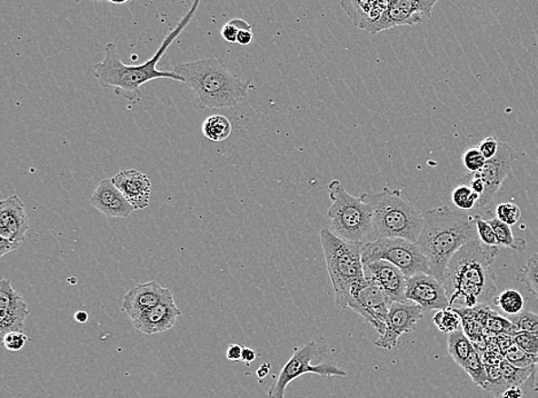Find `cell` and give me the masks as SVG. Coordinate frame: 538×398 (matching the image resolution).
I'll return each mask as SVG.
<instances>
[{"label":"cell","mask_w":538,"mask_h":398,"mask_svg":"<svg viewBox=\"0 0 538 398\" xmlns=\"http://www.w3.org/2000/svg\"><path fill=\"white\" fill-rule=\"evenodd\" d=\"M518 282L523 283L533 295L538 292V260L532 256L526 265L518 271Z\"/></svg>","instance_id":"obj_32"},{"label":"cell","mask_w":538,"mask_h":398,"mask_svg":"<svg viewBox=\"0 0 538 398\" xmlns=\"http://www.w3.org/2000/svg\"><path fill=\"white\" fill-rule=\"evenodd\" d=\"M453 203L461 212H470L474 209L480 200V195L476 194L470 185L462 184L453 191Z\"/></svg>","instance_id":"obj_29"},{"label":"cell","mask_w":538,"mask_h":398,"mask_svg":"<svg viewBox=\"0 0 538 398\" xmlns=\"http://www.w3.org/2000/svg\"><path fill=\"white\" fill-rule=\"evenodd\" d=\"M360 198L374 210L375 239L401 238L417 243L423 225L420 214L401 191L384 187L379 194H363Z\"/></svg>","instance_id":"obj_5"},{"label":"cell","mask_w":538,"mask_h":398,"mask_svg":"<svg viewBox=\"0 0 538 398\" xmlns=\"http://www.w3.org/2000/svg\"><path fill=\"white\" fill-rule=\"evenodd\" d=\"M341 7L358 29L372 35L382 33V22L389 7L384 0H344Z\"/></svg>","instance_id":"obj_16"},{"label":"cell","mask_w":538,"mask_h":398,"mask_svg":"<svg viewBox=\"0 0 538 398\" xmlns=\"http://www.w3.org/2000/svg\"><path fill=\"white\" fill-rule=\"evenodd\" d=\"M535 296H536V297H537V299H538V292L536 293Z\"/></svg>","instance_id":"obj_51"},{"label":"cell","mask_w":538,"mask_h":398,"mask_svg":"<svg viewBox=\"0 0 538 398\" xmlns=\"http://www.w3.org/2000/svg\"><path fill=\"white\" fill-rule=\"evenodd\" d=\"M423 217V229L415 244L430 262L431 275L442 283L454 254L479 239L474 217L450 207L427 210Z\"/></svg>","instance_id":"obj_3"},{"label":"cell","mask_w":538,"mask_h":398,"mask_svg":"<svg viewBox=\"0 0 538 398\" xmlns=\"http://www.w3.org/2000/svg\"><path fill=\"white\" fill-rule=\"evenodd\" d=\"M20 247L21 244L12 243L10 240L0 237V257L6 255L7 253L15 252Z\"/></svg>","instance_id":"obj_43"},{"label":"cell","mask_w":538,"mask_h":398,"mask_svg":"<svg viewBox=\"0 0 538 398\" xmlns=\"http://www.w3.org/2000/svg\"><path fill=\"white\" fill-rule=\"evenodd\" d=\"M173 72L194 92L201 106L223 109L237 106L248 95L244 82L226 68L220 58H205L174 65Z\"/></svg>","instance_id":"obj_4"},{"label":"cell","mask_w":538,"mask_h":398,"mask_svg":"<svg viewBox=\"0 0 538 398\" xmlns=\"http://www.w3.org/2000/svg\"><path fill=\"white\" fill-rule=\"evenodd\" d=\"M487 367L488 383L485 384V391L493 393V396H503L509 384L506 383L504 377H503L500 365H485Z\"/></svg>","instance_id":"obj_33"},{"label":"cell","mask_w":538,"mask_h":398,"mask_svg":"<svg viewBox=\"0 0 538 398\" xmlns=\"http://www.w3.org/2000/svg\"><path fill=\"white\" fill-rule=\"evenodd\" d=\"M254 35L252 30H240L238 35L237 43L242 46L251 45L253 42Z\"/></svg>","instance_id":"obj_45"},{"label":"cell","mask_w":538,"mask_h":398,"mask_svg":"<svg viewBox=\"0 0 538 398\" xmlns=\"http://www.w3.org/2000/svg\"><path fill=\"white\" fill-rule=\"evenodd\" d=\"M29 230V221L19 196H10L0 203V237L22 244Z\"/></svg>","instance_id":"obj_17"},{"label":"cell","mask_w":538,"mask_h":398,"mask_svg":"<svg viewBox=\"0 0 538 398\" xmlns=\"http://www.w3.org/2000/svg\"><path fill=\"white\" fill-rule=\"evenodd\" d=\"M503 377L505 382L509 384V387H520L523 383H527L528 386L533 387L535 383L537 367H532V369H519L505 360L500 364Z\"/></svg>","instance_id":"obj_24"},{"label":"cell","mask_w":538,"mask_h":398,"mask_svg":"<svg viewBox=\"0 0 538 398\" xmlns=\"http://www.w3.org/2000/svg\"><path fill=\"white\" fill-rule=\"evenodd\" d=\"M181 316V309L174 303L173 293L169 291L156 307L133 319L131 323L140 333L153 335L172 330Z\"/></svg>","instance_id":"obj_15"},{"label":"cell","mask_w":538,"mask_h":398,"mask_svg":"<svg viewBox=\"0 0 538 398\" xmlns=\"http://www.w3.org/2000/svg\"><path fill=\"white\" fill-rule=\"evenodd\" d=\"M240 30H252V25H249L248 22L244 19L231 20L227 22L226 25H223L221 30L222 37L224 38L227 43H237Z\"/></svg>","instance_id":"obj_38"},{"label":"cell","mask_w":538,"mask_h":398,"mask_svg":"<svg viewBox=\"0 0 538 398\" xmlns=\"http://www.w3.org/2000/svg\"><path fill=\"white\" fill-rule=\"evenodd\" d=\"M393 301L383 287L372 280L364 279L353 288L348 300V308L361 314L380 335L386 331V319Z\"/></svg>","instance_id":"obj_10"},{"label":"cell","mask_w":538,"mask_h":398,"mask_svg":"<svg viewBox=\"0 0 538 398\" xmlns=\"http://www.w3.org/2000/svg\"><path fill=\"white\" fill-rule=\"evenodd\" d=\"M500 247L472 240L454 254L445 270L443 286L450 308L473 309L495 299L497 286L492 265Z\"/></svg>","instance_id":"obj_1"},{"label":"cell","mask_w":538,"mask_h":398,"mask_svg":"<svg viewBox=\"0 0 538 398\" xmlns=\"http://www.w3.org/2000/svg\"><path fill=\"white\" fill-rule=\"evenodd\" d=\"M493 303L502 310L503 313L519 316L523 313L524 300L523 296L518 291L507 290L495 296Z\"/></svg>","instance_id":"obj_27"},{"label":"cell","mask_w":538,"mask_h":398,"mask_svg":"<svg viewBox=\"0 0 538 398\" xmlns=\"http://www.w3.org/2000/svg\"><path fill=\"white\" fill-rule=\"evenodd\" d=\"M200 2L196 0L191 10L179 21L177 27L164 38L160 49L145 64L138 65H125L120 58L115 44H107L106 49H105L104 60L102 63L95 65L94 67L95 77L97 78L100 86L105 87V89L114 87L115 95H119V97L129 100V102H137L140 95H142V86L148 82L165 78V80L184 83V78L177 75V74L162 72V70L157 69V64H159L162 56L165 55L169 46L176 41L179 35L194 20Z\"/></svg>","instance_id":"obj_2"},{"label":"cell","mask_w":538,"mask_h":398,"mask_svg":"<svg viewBox=\"0 0 538 398\" xmlns=\"http://www.w3.org/2000/svg\"><path fill=\"white\" fill-rule=\"evenodd\" d=\"M28 341L29 338L24 332H10V333L3 335V344L5 345L8 352H20Z\"/></svg>","instance_id":"obj_39"},{"label":"cell","mask_w":538,"mask_h":398,"mask_svg":"<svg viewBox=\"0 0 538 398\" xmlns=\"http://www.w3.org/2000/svg\"><path fill=\"white\" fill-rule=\"evenodd\" d=\"M533 257H535V259H536V260H538V253H536V254H533Z\"/></svg>","instance_id":"obj_50"},{"label":"cell","mask_w":538,"mask_h":398,"mask_svg":"<svg viewBox=\"0 0 538 398\" xmlns=\"http://www.w3.org/2000/svg\"><path fill=\"white\" fill-rule=\"evenodd\" d=\"M485 162L483 155L481 154L478 147H471L463 155V164L472 174H475L483 169Z\"/></svg>","instance_id":"obj_37"},{"label":"cell","mask_w":538,"mask_h":398,"mask_svg":"<svg viewBox=\"0 0 538 398\" xmlns=\"http://www.w3.org/2000/svg\"><path fill=\"white\" fill-rule=\"evenodd\" d=\"M169 288L161 286L156 282L138 284L133 290L126 293L122 310L128 314L131 321L142 316L160 303L168 294Z\"/></svg>","instance_id":"obj_20"},{"label":"cell","mask_w":538,"mask_h":398,"mask_svg":"<svg viewBox=\"0 0 538 398\" xmlns=\"http://www.w3.org/2000/svg\"><path fill=\"white\" fill-rule=\"evenodd\" d=\"M405 297L423 312H441L450 308L443 284L431 274H419L406 279Z\"/></svg>","instance_id":"obj_12"},{"label":"cell","mask_w":538,"mask_h":398,"mask_svg":"<svg viewBox=\"0 0 538 398\" xmlns=\"http://www.w3.org/2000/svg\"><path fill=\"white\" fill-rule=\"evenodd\" d=\"M517 333H531L538 335V314L529 312L520 313L512 321Z\"/></svg>","instance_id":"obj_35"},{"label":"cell","mask_w":538,"mask_h":398,"mask_svg":"<svg viewBox=\"0 0 538 398\" xmlns=\"http://www.w3.org/2000/svg\"><path fill=\"white\" fill-rule=\"evenodd\" d=\"M514 343L523 352L538 356V335L531 333H518L513 338Z\"/></svg>","instance_id":"obj_40"},{"label":"cell","mask_w":538,"mask_h":398,"mask_svg":"<svg viewBox=\"0 0 538 398\" xmlns=\"http://www.w3.org/2000/svg\"><path fill=\"white\" fill-rule=\"evenodd\" d=\"M496 218L512 226L517 224L522 218V210L513 203L501 204L496 207Z\"/></svg>","instance_id":"obj_36"},{"label":"cell","mask_w":538,"mask_h":398,"mask_svg":"<svg viewBox=\"0 0 538 398\" xmlns=\"http://www.w3.org/2000/svg\"><path fill=\"white\" fill-rule=\"evenodd\" d=\"M90 203L109 218H128L135 209L117 189L112 179H104L90 196Z\"/></svg>","instance_id":"obj_19"},{"label":"cell","mask_w":538,"mask_h":398,"mask_svg":"<svg viewBox=\"0 0 538 398\" xmlns=\"http://www.w3.org/2000/svg\"><path fill=\"white\" fill-rule=\"evenodd\" d=\"M470 187L475 192L476 194L483 195L484 194L485 186L483 179L478 174H473L470 182Z\"/></svg>","instance_id":"obj_44"},{"label":"cell","mask_w":538,"mask_h":398,"mask_svg":"<svg viewBox=\"0 0 538 398\" xmlns=\"http://www.w3.org/2000/svg\"><path fill=\"white\" fill-rule=\"evenodd\" d=\"M325 353V349L319 347L317 343L310 341L299 350H296L294 355L284 366L278 375L277 380L268 392L269 398H285V392L288 384L299 379L301 375L314 373L323 378H344L347 373L340 370L339 367L324 363V364L313 365L312 361L314 358L321 357Z\"/></svg>","instance_id":"obj_9"},{"label":"cell","mask_w":538,"mask_h":398,"mask_svg":"<svg viewBox=\"0 0 538 398\" xmlns=\"http://www.w3.org/2000/svg\"><path fill=\"white\" fill-rule=\"evenodd\" d=\"M332 201L327 216L331 231L341 239L365 244L374 235V210L361 198L350 195L338 179L329 185ZM375 237V235H374Z\"/></svg>","instance_id":"obj_7"},{"label":"cell","mask_w":538,"mask_h":398,"mask_svg":"<svg viewBox=\"0 0 538 398\" xmlns=\"http://www.w3.org/2000/svg\"><path fill=\"white\" fill-rule=\"evenodd\" d=\"M515 161H517V155H515L513 148L509 144L501 142L497 155L485 162L483 169L475 174L483 179L485 186L484 194L481 195L475 208L483 212L485 215H489L490 205L495 199L502 184L513 172Z\"/></svg>","instance_id":"obj_11"},{"label":"cell","mask_w":538,"mask_h":398,"mask_svg":"<svg viewBox=\"0 0 538 398\" xmlns=\"http://www.w3.org/2000/svg\"><path fill=\"white\" fill-rule=\"evenodd\" d=\"M321 243L335 293V303L340 309L348 308L353 288L365 279L362 260L364 244L336 237L329 227L321 231Z\"/></svg>","instance_id":"obj_6"},{"label":"cell","mask_w":538,"mask_h":398,"mask_svg":"<svg viewBox=\"0 0 538 398\" xmlns=\"http://www.w3.org/2000/svg\"><path fill=\"white\" fill-rule=\"evenodd\" d=\"M29 316L27 302L12 287L10 280L0 282V333L24 332Z\"/></svg>","instance_id":"obj_14"},{"label":"cell","mask_w":538,"mask_h":398,"mask_svg":"<svg viewBox=\"0 0 538 398\" xmlns=\"http://www.w3.org/2000/svg\"><path fill=\"white\" fill-rule=\"evenodd\" d=\"M112 181L135 210L150 205L152 184L145 174L134 169L122 170Z\"/></svg>","instance_id":"obj_21"},{"label":"cell","mask_w":538,"mask_h":398,"mask_svg":"<svg viewBox=\"0 0 538 398\" xmlns=\"http://www.w3.org/2000/svg\"><path fill=\"white\" fill-rule=\"evenodd\" d=\"M243 349L242 345L239 344H230L229 348L226 350V358L231 362H239L242 361L243 357Z\"/></svg>","instance_id":"obj_42"},{"label":"cell","mask_w":538,"mask_h":398,"mask_svg":"<svg viewBox=\"0 0 538 398\" xmlns=\"http://www.w3.org/2000/svg\"><path fill=\"white\" fill-rule=\"evenodd\" d=\"M423 310L414 303L393 302L386 319V331L375 343L377 347L392 350L396 347L402 335L413 333L423 317Z\"/></svg>","instance_id":"obj_13"},{"label":"cell","mask_w":538,"mask_h":398,"mask_svg":"<svg viewBox=\"0 0 538 398\" xmlns=\"http://www.w3.org/2000/svg\"><path fill=\"white\" fill-rule=\"evenodd\" d=\"M523 393L520 387H512L503 393L502 398H522Z\"/></svg>","instance_id":"obj_47"},{"label":"cell","mask_w":538,"mask_h":398,"mask_svg":"<svg viewBox=\"0 0 538 398\" xmlns=\"http://www.w3.org/2000/svg\"><path fill=\"white\" fill-rule=\"evenodd\" d=\"M503 357L507 363L519 367V369H532V367H536L538 364V356L531 355L520 347L517 344L513 343L511 345L509 349L506 350L504 353H503Z\"/></svg>","instance_id":"obj_30"},{"label":"cell","mask_w":538,"mask_h":398,"mask_svg":"<svg viewBox=\"0 0 538 398\" xmlns=\"http://www.w3.org/2000/svg\"><path fill=\"white\" fill-rule=\"evenodd\" d=\"M473 217L480 242L484 244L485 246L500 247L495 232H493V226L490 225L489 221L485 220V218L481 215H475Z\"/></svg>","instance_id":"obj_34"},{"label":"cell","mask_w":538,"mask_h":398,"mask_svg":"<svg viewBox=\"0 0 538 398\" xmlns=\"http://www.w3.org/2000/svg\"><path fill=\"white\" fill-rule=\"evenodd\" d=\"M490 225L493 226V232H495L496 239L500 247H505L513 249L519 253L526 252L527 242L523 238H515L513 232L511 230V226L505 224V223L497 220V218H492L489 220Z\"/></svg>","instance_id":"obj_25"},{"label":"cell","mask_w":538,"mask_h":398,"mask_svg":"<svg viewBox=\"0 0 538 398\" xmlns=\"http://www.w3.org/2000/svg\"><path fill=\"white\" fill-rule=\"evenodd\" d=\"M255 360H256L255 350H254L252 348L244 347L242 362H244V364L251 365L252 363Z\"/></svg>","instance_id":"obj_46"},{"label":"cell","mask_w":538,"mask_h":398,"mask_svg":"<svg viewBox=\"0 0 538 398\" xmlns=\"http://www.w3.org/2000/svg\"><path fill=\"white\" fill-rule=\"evenodd\" d=\"M75 319L77 323H85L89 321V314L86 312H77L75 313Z\"/></svg>","instance_id":"obj_49"},{"label":"cell","mask_w":538,"mask_h":398,"mask_svg":"<svg viewBox=\"0 0 538 398\" xmlns=\"http://www.w3.org/2000/svg\"><path fill=\"white\" fill-rule=\"evenodd\" d=\"M269 373H270V364H266V363H264V364H262L260 366V369L256 371L257 378H259L260 380L268 377Z\"/></svg>","instance_id":"obj_48"},{"label":"cell","mask_w":538,"mask_h":398,"mask_svg":"<svg viewBox=\"0 0 538 398\" xmlns=\"http://www.w3.org/2000/svg\"><path fill=\"white\" fill-rule=\"evenodd\" d=\"M433 323H435L437 329L444 334H452L453 332L459 330L461 326L462 318L456 310L449 308L447 310H441L437 312L433 317Z\"/></svg>","instance_id":"obj_31"},{"label":"cell","mask_w":538,"mask_h":398,"mask_svg":"<svg viewBox=\"0 0 538 398\" xmlns=\"http://www.w3.org/2000/svg\"><path fill=\"white\" fill-rule=\"evenodd\" d=\"M365 279L379 284L393 302L411 303L405 297L406 278L404 273L387 261L364 264Z\"/></svg>","instance_id":"obj_18"},{"label":"cell","mask_w":538,"mask_h":398,"mask_svg":"<svg viewBox=\"0 0 538 398\" xmlns=\"http://www.w3.org/2000/svg\"><path fill=\"white\" fill-rule=\"evenodd\" d=\"M463 369L465 370L466 373L470 375L472 380H473L476 386L484 389L485 384L488 383L487 367H485L483 356H481L478 350L474 349L473 352H472L469 360H467L466 364L463 365Z\"/></svg>","instance_id":"obj_28"},{"label":"cell","mask_w":538,"mask_h":398,"mask_svg":"<svg viewBox=\"0 0 538 398\" xmlns=\"http://www.w3.org/2000/svg\"><path fill=\"white\" fill-rule=\"evenodd\" d=\"M500 140L490 135V137L484 138L483 142H480L476 147H478L484 159L489 161L497 155L498 150H500Z\"/></svg>","instance_id":"obj_41"},{"label":"cell","mask_w":538,"mask_h":398,"mask_svg":"<svg viewBox=\"0 0 538 398\" xmlns=\"http://www.w3.org/2000/svg\"><path fill=\"white\" fill-rule=\"evenodd\" d=\"M436 0H389L387 16L391 27L420 24L432 16Z\"/></svg>","instance_id":"obj_22"},{"label":"cell","mask_w":538,"mask_h":398,"mask_svg":"<svg viewBox=\"0 0 538 398\" xmlns=\"http://www.w3.org/2000/svg\"><path fill=\"white\" fill-rule=\"evenodd\" d=\"M474 349L473 343H472V341L467 338L465 333H463V331L458 330L453 332V333L449 334V355L452 356L453 360L456 362V364L461 366L462 369L463 365L466 364L467 360H469V357Z\"/></svg>","instance_id":"obj_23"},{"label":"cell","mask_w":538,"mask_h":398,"mask_svg":"<svg viewBox=\"0 0 538 398\" xmlns=\"http://www.w3.org/2000/svg\"><path fill=\"white\" fill-rule=\"evenodd\" d=\"M203 133L204 137L212 140V142H224L232 133L231 122L223 115L209 116L204 122Z\"/></svg>","instance_id":"obj_26"},{"label":"cell","mask_w":538,"mask_h":398,"mask_svg":"<svg viewBox=\"0 0 538 398\" xmlns=\"http://www.w3.org/2000/svg\"><path fill=\"white\" fill-rule=\"evenodd\" d=\"M363 264L387 261L395 265L406 279L415 274H431L430 262L417 244L401 238H380L364 244L362 248Z\"/></svg>","instance_id":"obj_8"}]
</instances>
